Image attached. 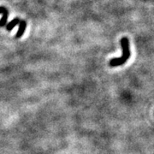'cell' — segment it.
I'll return each instance as SVG.
<instances>
[{
	"label": "cell",
	"instance_id": "cell-1",
	"mask_svg": "<svg viewBox=\"0 0 154 154\" xmlns=\"http://www.w3.org/2000/svg\"><path fill=\"white\" fill-rule=\"evenodd\" d=\"M122 49V55L120 57H116V58H112L110 59V67H117L123 65L129 59L130 56H131V52H130V45H129V40L127 37H123L122 38L121 41Z\"/></svg>",
	"mask_w": 154,
	"mask_h": 154
},
{
	"label": "cell",
	"instance_id": "cell-2",
	"mask_svg": "<svg viewBox=\"0 0 154 154\" xmlns=\"http://www.w3.org/2000/svg\"><path fill=\"white\" fill-rule=\"evenodd\" d=\"M26 28H27V22H25L24 20H20V22H19V28H18L17 33H16V38H21L22 35L24 34Z\"/></svg>",
	"mask_w": 154,
	"mask_h": 154
},
{
	"label": "cell",
	"instance_id": "cell-3",
	"mask_svg": "<svg viewBox=\"0 0 154 154\" xmlns=\"http://www.w3.org/2000/svg\"><path fill=\"white\" fill-rule=\"evenodd\" d=\"M19 22H20V19H19L18 17L13 19V20L11 21L8 24H6V29H7V31H11L13 28L17 26V24H19Z\"/></svg>",
	"mask_w": 154,
	"mask_h": 154
},
{
	"label": "cell",
	"instance_id": "cell-4",
	"mask_svg": "<svg viewBox=\"0 0 154 154\" xmlns=\"http://www.w3.org/2000/svg\"><path fill=\"white\" fill-rule=\"evenodd\" d=\"M8 17H9V11H6L5 13H4V14H3V17H2V18H1V20H0V27L6 26Z\"/></svg>",
	"mask_w": 154,
	"mask_h": 154
},
{
	"label": "cell",
	"instance_id": "cell-5",
	"mask_svg": "<svg viewBox=\"0 0 154 154\" xmlns=\"http://www.w3.org/2000/svg\"><path fill=\"white\" fill-rule=\"evenodd\" d=\"M6 11H8V10L6 9L5 7H4V6H0V14H4V13H5Z\"/></svg>",
	"mask_w": 154,
	"mask_h": 154
}]
</instances>
